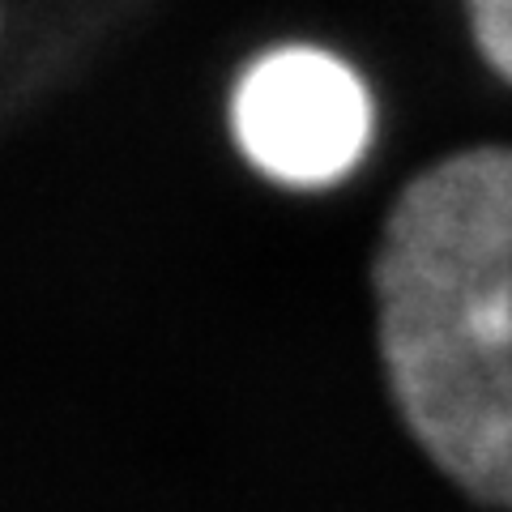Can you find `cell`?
I'll use <instances>...</instances> for the list:
<instances>
[{"label":"cell","mask_w":512,"mask_h":512,"mask_svg":"<svg viewBox=\"0 0 512 512\" xmlns=\"http://www.w3.org/2000/svg\"><path fill=\"white\" fill-rule=\"evenodd\" d=\"M231 124L239 150L269 180L325 188L355 171L372 141V99L346 60L320 47H278L239 77Z\"/></svg>","instance_id":"2"},{"label":"cell","mask_w":512,"mask_h":512,"mask_svg":"<svg viewBox=\"0 0 512 512\" xmlns=\"http://www.w3.org/2000/svg\"><path fill=\"white\" fill-rule=\"evenodd\" d=\"M393 402L474 500L512 508V150H466L397 197L376 252Z\"/></svg>","instance_id":"1"},{"label":"cell","mask_w":512,"mask_h":512,"mask_svg":"<svg viewBox=\"0 0 512 512\" xmlns=\"http://www.w3.org/2000/svg\"><path fill=\"white\" fill-rule=\"evenodd\" d=\"M474 43L495 73L512 82V0H466Z\"/></svg>","instance_id":"3"}]
</instances>
